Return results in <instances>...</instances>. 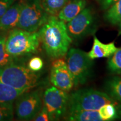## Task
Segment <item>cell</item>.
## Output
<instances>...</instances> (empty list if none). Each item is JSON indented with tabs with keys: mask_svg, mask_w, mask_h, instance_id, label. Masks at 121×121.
<instances>
[{
	"mask_svg": "<svg viewBox=\"0 0 121 121\" xmlns=\"http://www.w3.org/2000/svg\"><path fill=\"white\" fill-rule=\"evenodd\" d=\"M38 31L44 49L50 58L57 59L67 54L72 39L68 33L66 22L57 16L49 15Z\"/></svg>",
	"mask_w": 121,
	"mask_h": 121,
	"instance_id": "6da1fadb",
	"label": "cell"
},
{
	"mask_svg": "<svg viewBox=\"0 0 121 121\" xmlns=\"http://www.w3.org/2000/svg\"><path fill=\"white\" fill-rule=\"evenodd\" d=\"M38 31L30 32L15 28L8 31L6 39L7 52L16 60L37 54L40 44Z\"/></svg>",
	"mask_w": 121,
	"mask_h": 121,
	"instance_id": "7a4b0ae2",
	"label": "cell"
},
{
	"mask_svg": "<svg viewBox=\"0 0 121 121\" xmlns=\"http://www.w3.org/2000/svg\"><path fill=\"white\" fill-rule=\"evenodd\" d=\"M0 81L26 92L38 85L40 76L17 60L0 69Z\"/></svg>",
	"mask_w": 121,
	"mask_h": 121,
	"instance_id": "3957f363",
	"label": "cell"
},
{
	"mask_svg": "<svg viewBox=\"0 0 121 121\" xmlns=\"http://www.w3.org/2000/svg\"><path fill=\"white\" fill-rule=\"evenodd\" d=\"M116 102L106 93L93 89H80L69 95L68 110H99L105 104Z\"/></svg>",
	"mask_w": 121,
	"mask_h": 121,
	"instance_id": "277c9868",
	"label": "cell"
},
{
	"mask_svg": "<svg viewBox=\"0 0 121 121\" xmlns=\"http://www.w3.org/2000/svg\"><path fill=\"white\" fill-rule=\"evenodd\" d=\"M49 16L40 0L22 4L17 28L30 32L37 31Z\"/></svg>",
	"mask_w": 121,
	"mask_h": 121,
	"instance_id": "5b68a950",
	"label": "cell"
},
{
	"mask_svg": "<svg viewBox=\"0 0 121 121\" xmlns=\"http://www.w3.org/2000/svg\"><path fill=\"white\" fill-rule=\"evenodd\" d=\"M67 64L73 80L74 86L84 85L91 75L93 60L86 53L77 48H71L67 53Z\"/></svg>",
	"mask_w": 121,
	"mask_h": 121,
	"instance_id": "8992f818",
	"label": "cell"
},
{
	"mask_svg": "<svg viewBox=\"0 0 121 121\" xmlns=\"http://www.w3.org/2000/svg\"><path fill=\"white\" fill-rule=\"evenodd\" d=\"M43 94L38 89L22 93L15 100V113L20 120H33L43 107Z\"/></svg>",
	"mask_w": 121,
	"mask_h": 121,
	"instance_id": "52a82bcc",
	"label": "cell"
},
{
	"mask_svg": "<svg viewBox=\"0 0 121 121\" xmlns=\"http://www.w3.org/2000/svg\"><path fill=\"white\" fill-rule=\"evenodd\" d=\"M69 95L66 91L52 85L43 94V104L51 116L52 121L59 120L68 110Z\"/></svg>",
	"mask_w": 121,
	"mask_h": 121,
	"instance_id": "ba28073f",
	"label": "cell"
},
{
	"mask_svg": "<svg viewBox=\"0 0 121 121\" xmlns=\"http://www.w3.org/2000/svg\"><path fill=\"white\" fill-rule=\"evenodd\" d=\"M95 25L94 15L90 7H85L66 24L69 35L75 40L93 34L96 30Z\"/></svg>",
	"mask_w": 121,
	"mask_h": 121,
	"instance_id": "9c48e42d",
	"label": "cell"
},
{
	"mask_svg": "<svg viewBox=\"0 0 121 121\" xmlns=\"http://www.w3.org/2000/svg\"><path fill=\"white\" fill-rule=\"evenodd\" d=\"M50 81L52 85L66 92L69 91L74 87L73 78L67 62L62 58H57L52 63Z\"/></svg>",
	"mask_w": 121,
	"mask_h": 121,
	"instance_id": "30bf717a",
	"label": "cell"
},
{
	"mask_svg": "<svg viewBox=\"0 0 121 121\" xmlns=\"http://www.w3.org/2000/svg\"><path fill=\"white\" fill-rule=\"evenodd\" d=\"M21 6V3H13L0 17V33L17 28Z\"/></svg>",
	"mask_w": 121,
	"mask_h": 121,
	"instance_id": "8fae6325",
	"label": "cell"
},
{
	"mask_svg": "<svg viewBox=\"0 0 121 121\" xmlns=\"http://www.w3.org/2000/svg\"><path fill=\"white\" fill-rule=\"evenodd\" d=\"M118 48L114 42L104 44L94 36L91 49L87 54L89 58L93 60L96 58H109L116 52Z\"/></svg>",
	"mask_w": 121,
	"mask_h": 121,
	"instance_id": "7c38bea8",
	"label": "cell"
},
{
	"mask_svg": "<svg viewBox=\"0 0 121 121\" xmlns=\"http://www.w3.org/2000/svg\"><path fill=\"white\" fill-rule=\"evenodd\" d=\"M86 0H69L58 13L57 17L66 23L81 13L86 6Z\"/></svg>",
	"mask_w": 121,
	"mask_h": 121,
	"instance_id": "4fadbf2b",
	"label": "cell"
},
{
	"mask_svg": "<svg viewBox=\"0 0 121 121\" xmlns=\"http://www.w3.org/2000/svg\"><path fill=\"white\" fill-rule=\"evenodd\" d=\"M66 119L69 121H103L98 110H79L69 112Z\"/></svg>",
	"mask_w": 121,
	"mask_h": 121,
	"instance_id": "5bb4252c",
	"label": "cell"
},
{
	"mask_svg": "<svg viewBox=\"0 0 121 121\" xmlns=\"http://www.w3.org/2000/svg\"><path fill=\"white\" fill-rule=\"evenodd\" d=\"M117 102L105 104L99 109L98 112L103 121H113L121 116V110L118 107Z\"/></svg>",
	"mask_w": 121,
	"mask_h": 121,
	"instance_id": "9a60e30c",
	"label": "cell"
},
{
	"mask_svg": "<svg viewBox=\"0 0 121 121\" xmlns=\"http://www.w3.org/2000/svg\"><path fill=\"white\" fill-rule=\"evenodd\" d=\"M25 92L17 90L0 81V103H12Z\"/></svg>",
	"mask_w": 121,
	"mask_h": 121,
	"instance_id": "2e32d148",
	"label": "cell"
},
{
	"mask_svg": "<svg viewBox=\"0 0 121 121\" xmlns=\"http://www.w3.org/2000/svg\"><path fill=\"white\" fill-rule=\"evenodd\" d=\"M107 94L115 100L121 103V77L114 76L105 83Z\"/></svg>",
	"mask_w": 121,
	"mask_h": 121,
	"instance_id": "e0dca14e",
	"label": "cell"
},
{
	"mask_svg": "<svg viewBox=\"0 0 121 121\" xmlns=\"http://www.w3.org/2000/svg\"><path fill=\"white\" fill-rule=\"evenodd\" d=\"M44 10L49 15L57 16L69 0H40Z\"/></svg>",
	"mask_w": 121,
	"mask_h": 121,
	"instance_id": "ac0fdd59",
	"label": "cell"
},
{
	"mask_svg": "<svg viewBox=\"0 0 121 121\" xmlns=\"http://www.w3.org/2000/svg\"><path fill=\"white\" fill-rule=\"evenodd\" d=\"M105 19L112 25H118L121 21V0H118L109 7Z\"/></svg>",
	"mask_w": 121,
	"mask_h": 121,
	"instance_id": "d6986e66",
	"label": "cell"
},
{
	"mask_svg": "<svg viewBox=\"0 0 121 121\" xmlns=\"http://www.w3.org/2000/svg\"><path fill=\"white\" fill-rule=\"evenodd\" d=\"M6 37V33H0V69L18 60L13 58L7 52L5 45Z\"/></svg>",
	"mask_w": 121,
	"mask_h": 121,
	"instance_id": "ffe728a7",
	"label": "cell"
},
{
	"mask_svg": "<svg viewBox=\"0 0 121 121\" xmlns=\"http://www.w3.org/2000/svg\"><path fill=\"white\" fill-rule=\"evenodd\" d=\"M109 58L107 62L109 71L119 75L121 73V48H118L116 52Z\"/></svg>",
	"mask_w": 121,
	"mask_h": 121,
	"instance_id": "44dd1931",
	"label": "cell"
},
{
	"mask_svg": "<svg viewBox=\"0 0 121 121\" xmlns=\"http://www.w3.org/2000/svg\"><path fill=\"white\" fill-rule=\"evenodd\" d=\"M13 117V106L12 103H0V121H11Z\"/></svg>",
	"mask_w": 121,
	"mask_h": 121,
	"instance_id": "7402d4cb",
	"label": "cell"
},
{
	"mask_svg": "<svg viewBox=\"0 0 121 121\" xmlns=\"http://www.w3.org/2000/svg\"><path fill=\"white\" fill-rule=\"evenodd\" d=\"M44 66L43 60L40 57H33L30 59L28 63V67L30 70L37 72L43 69Z\"/></svg>",
	"mask_w": 121,
	"mask_h": 121,
	"instance_id": "603a6c76",
	"label": "cell"
},
{
	"mask_svg": "<svg viewBox=\"0 0 121 121\" xmlns=\"http://www.w3.org/2000/svg\"><path fill=\"white\" fill-rule=\"evenodd\" d=\"M33 121H52L51 116H50L49 112L44 106L43 105V107L41 110L39 111L37 116L34 117Z\"/></svg>",
	"mask_w": 121,
	"mask_h": 121,
	"instance_id": "cb8c5ba5",
	"label": "cell"
},
{
	"mask_svg": "<svg viewBox=\"0 0 121 121\" xmlns=\"http://www.w3.org/2000/svg\"><path fill=\"white\" fill-rule=\"evenodd\" d=\"M15 0H0V17L14 3Z\"/></svg>",
	"mask_w": 121,
	"mask_h": 121,
	"instance_id": "d4e9b609",
	"label": "cell"
},
{
	"mask_svg": "<svg viewBox=\"0 0 121 121\" xmlns=\"http://www.w3.org/2000/svg\"><path fill=\"white\" fill-rule=\"evenodd\" d=\"M118 0H102V7L103 10H107L112 4Z\"/></svg>",
	"mask_w": 121,
	"mask_h": 121,
	"instance_id": "484cf974",
	"label": "cell"
},
{
	"mask_svg": "<svg viewBox=\"0 0 121 121\" xmlns=\"http://www.w3.org/2000/svg\"><path fill=\"white\" fill-rule=\"evenodd\" d=\"M118 25H119V34H121V22L118 24Z\"/></svg>",
	"mask_w": 121,
	"mask_h": 121,
	"instance_id": "4316f807",
	"label": "cell"
},
{
	"mask_svg": "<svg viewBox=\"0 0 121 121\" xmlns=\"http://www.w3.org/2000/svg\"><path fill=\"white\" fill-rule=\"evenodd\" d=\"M27 2H31V1H36V0H26Z\"/></svg>",
	"mask_w": 121,
	"mask_h": 121,
	"instance_id": "83f0119b",
	"label": "cell"
},
{
	"mask_svg": "<svg viewBox=\"0 0 121 121\" xmlns=\"http://www.w3.org/2000/svg\"><path fill=\"white\" fill-rule=\"evenodd\" d=\"M119 76H120V77H121V74H119Z\"/></svg>",
	"mask_w": 121,
	"mask_h": 121,
	"instance_id": "f1b7e54d",
	"label": "cell"
}]
</instances>
